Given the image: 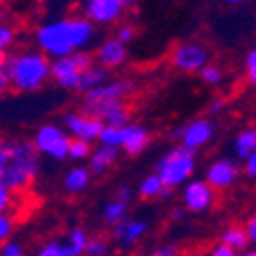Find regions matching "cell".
I'll return each mask as SVG.
<instances>
[{"instance_id": "1", "label": "cell", "mask_w": 256, "mask_h": 256, "mask_svg": "<svg viewBox=\"0 0 256 256\" xmlns=\"http://www.w3.org/2000/svg\"><path fill=\"white\" fill-rule=\"evenodd\" d=\"M94 39V25L86 16H64L39 25L35 41L41 54L52 60L84 52Z\"/></svg>"}, {"instance_id": "2", "label": "cell", "mask_w": 256, "mask_h": 256, "mask_svg": "<svg viewBox=\"0 0 256 256\" xmlns=\"http://www.w3.org/2000/svg\"><path fill=\"white\" fill-rule=\"evenodd\" d=\"M4 72L10 88L16 92H37L52 78V60L41 52H18L10 54Z\"/></svg>"}, {"instance_id": "3", "label": "cell", "mask_w": 256, "mask_h": 256, "mask_svg": "<svg viewBox=\"0 0 256 256\" xmlns=\"http://www.w3.org/2000/svg\"><path fill=\"white\" fill-rule=\"evenodd\" d=\"M39 152L35 150L33 142L14 140L10 162L0 170V182L6 184L12 193L25 190L39 172Z\"/></svg>"}, {"instance_id": "4", "label": "cell", "mask_w": 256, "mask_h": 256, "mask_svg": "<svg viewBox=\"0 0 256 256\" xmlns=\"http://www.w3.org/2000/svg\"><path fill=\"white\" fill-rule=\"evenodd\" d=\"M197 170V152L188 150L184 146L170 148V150L156 162L154 172L160 176L166 188L184 186L188 180H193V174Z\"/></svg>"}, {"instance_id": "5", "label": "cell", "mask_w": 256, "mask_h": 256, "mask_svg": "<svg viewBox=\"0 0 256 256\" xmlns=\"http://www.w3.org/2000/svg\"><path fill=\"white\" fill-rule=\"evenodd\" d=\"M33 146L35 150L46 156L50 160H56V162H64L68 160V152H70V144H72V138L68 136V132L64 127L56 125V123H44L39 125L35 134H33Z\"/></svg>"}, {"instance_id": "6", "label": "cell", "mask_w": 256, "mask_h": 256, "mask_svg": "<svg viewBox=\"0 0 256 256\" xmlns=\"http://www.w3.org/2000/svg\"><path fill=\"white\" fill-rule=\"evenodd\" d=\"M94 54L90 52H76L72 56L66 58H58L52 60V80L58 84L60 88H68V90H76L80 74L84 70H88L90 66H94Z\"/></svg>"}, {"instance_id": "7", "label": "cell", "mask_w": 256, "mask_h": 256, "mask_svg": "<svg viewBox=\"0 0 256 256\" xmlns=\"http://www.w3.org/2000/svg\"><path fill=\"white\" fill-rule=\"evenodd\" d=\"M172 68L184 74H199L209 66V50L199 41H180L170 52Z\"/></svg>"}, {"instance_id": "8", "label": "cell", "mask_w": 256, "mask_h": 256, "mask_svg": "<svg viewBox=\"0 0 256 256\" xmlns=\"http://www.w3.org/2000/svg\"><path fill=\"white\" fill-rule=\"evenodd\" d=\"M172 136L178 138L180 146L197 152L199 148H205L213 142V138H216V125H213L211 119L201 117V119H193L184 123L182 127H176Z\"/></svg>"}, {"instance_id": "9", "label": "cell", "mask_w": 256, "mask_h": 256, "mask_svg": "<svg viewBox=\"0 0 256 256\" xmlns=\"http://www.w3.org/2000/svg\"><path fill=\"white\" fill-rule=\"evenodd\" d=\"M64 130L68 132V136L72 140H82V142L92 144L100 138L104 123L96 117L82 113V111H66L64 113Z\"/></svg>"}, {"instance_id": "10", "label": "cell", "mask_w": 256, "mask_h": 256, "mask_svg": "<svg viewBox=\"0 0 256 256\" xmlns=\"http://www.w3.org/2000/svg\"><path fill=\"white\" fill-rule=\"evenodd\" d=\"M182 207L188 213H207L216 205V190H213L207 180H188L182 186Z\"/></svg>"}, {"instance_id": "11", "label": "cell", "mask_w": 256, "mask_h": 256, "mask_svg": "<svg viewBox=\"0 0 256 256\" xmlns=\"http://www.w3.org/2000/svg\"><path fill=\"white\" fill-rule=\"evenodd\" d=\"M240 166L230 158L213 160L205 170V180L213 190H228L240 180Z\"/></svg>"}, {"instance_id": "12", "label": "cell", "mask_w": 256, "mask_h": 256, "mask_svg": "<svg viewBox=\"0 0 256 256\" xmlns=\"http://www.w3.org/2000/svg\"><path fill=\"white\" fill-rule=\"evenodd\" d=\"M125 14V6L119 0H86L84 2V16L92 25H113Z\"/></svg>"}, {"instance_id": "13", "label": "cell", "mask_w": 256, "mask_h": 256, "mask_svg": "<svg viewBox=\"0 0 256 256\" xmlns=\"http://www.w3.org/2000/svg\"><path fill=\"white\" fill-rule=\"evenodd\" d=\"M94 62L104 70H117L127 62V46L121 44L117 37H106L100 41L96 52H94Z\"/></svg>"}, {"instance_id": "14", "label": "cell", "mask_w": 256, "mask_h": 256, "mask_svg": "<svg viewBox=\"0 0 256 256\" xmlns=\"http://www.w3.org/2000/svg\"><path fill=\"white\" fill-rule=\"evenodd\" d=\"M152 142V134L146 125L142 123H130L123 127V146L121 150L127 156H140L148 150V146Z\"/></svg>"}, {"instance_id": "15", "label": "cell", "mask_w": 256, "mask_h": 256, "mask_svg": "<svg viewBox=\"0 0 256 256\" xmlns=\"http://www.w3.org/2000/svg\"><path fill=\"white\" fill-rule=\"evenodd\" d=\"M136 92V82L132 78H111L102 86L86 92L88 98H106V100H123Z\"/></svg>"}, {"instance_id": "16", "label": "cell", "mask_w": 256, "mask_h": 256, "mask_svg": "<svg viewBox=\"0 0 256 256\" xmlns=\"http://www.w3.org/2000/svg\"><path fill=\"white\" fill-rule=\"evenodd\" d=\"M150 230V222L148 220H125L123 224L113 228V238L119 242L121 248H132L134 244H138Z\"/></svg>"}, {"instance_id": "17", "label": "cell", "mask_w": 256, "mask_h": 256, "mask_svg": "<svg viewBox=\"0 0 256 256\" xmlns=\"http://www.w3.org/2000/svg\"><path fill=\"white\" fill-rule=\"evenodd\" d=\"M121 156L119 148H111V146H102L98 144L96 148H92V154L88 158V168L92 174H104L109 168H113L117 164Z\"/></svg>"}, {"instance_id": "18", "label": "cell", "mask_w": 256, "mask_h": 256, "mask_svg": "<svg viewBox=\"0 0 256 256\" xmlns=\"http://www.w3.org/2000/svg\"><path fill=\"white\" fill-rule=\"evenodd\" d=\"M92 182V172H90V168L86 166H72L66 174H64V190L70 195H80L84 193Z\"/></svg>"}, {"instance_id": "19", "label": "cell", "mask_w": 256, "mask_h": 256, "mask_svg": "<svg viewBox=\"0 0 256 256\" xmlns=\"http://www.w3.org/2000/svg\"><path fill=\"white\" fill-rule=\"evenodd\" d=\"M111 80V72L104 70L102 66H98V64H94V66H90L88 70H84L80 74V80H78V86H76V92H82L86 94L98 86H102L104 82Z\"/></svg>"}, {"instance_id": "20", "label": "cell", "mask_w": 256, "mask_h": 256, "mask_svg": "<svg viewBox=\"0 0 256 256\" xmlns=\"http://www.w3.org/2000/svg\"><path fill=\"white\" fill-rule=\"evenodd\" d=\"M234 152H236V158L242 162L256 152V125L242 127L236 134V138H234Z\"/></svg>"}, {"instance_id": "21", "label": "cell", "mask_w": 256, "mask_h": 256, "mask_svg": "<svg viewBox=\"0 0 256 256\" xmlns=\"http://www.w3.org/2000/svg\"><path fill=\"white\" fill-rule=\"evenodd\" d=\"M220 242L224 246H230L232 250H236L238 254L250 248V240H248V234H246V228L244 226H228L222 232Z\"/></svg>"}, {"instance_id": "22", "label": "cell", "mask_w": 256, "mask_h": 256, "mask_svg": "<svg viewBox=\"0 0 256 256\" xmlns=\"http://www.w3.org/2000/svg\"><path fill=\"white\" fill-rule=\"evenodd\" d=\"M164 190H166V186H164V182L160 180V176L156 172L146 174L140 180V184H138V195L142 199H146V201H150V199H162Z\"/></svg>"}, {"instance_id": "23", "label": "cell", "mask_w": 256, "mask_h": 256, "mask_svg": "<svg viewBox=\"0 0 256 256\" xmlns=\"http://www.w3.org/2000/svg\"><path fill=\"white\" fill-rule=\"evenodd\" d=\"M127 211H130V205L113 199V201H109L102 207V222L106 226L115 228V226H119V224H123L127 220Z\"/></svg>"}, {"instance_id": "24", "label": "cell", "mask_w": 256, "mask_h": 256, "mask_svg": "<svg viewBox=\"0 0 256 256\" xmlns=\"http://www.w3.org/2000/svg\"><path fill=\"white\" fill-rule=\"evenodd\" d=\"M88 240H90V236L84 228H72L68 232V238H66V246L70 250V256H84L86 254Z\"/></svg>"}, {"instance_id": "25", "label": "cell", "mask_w": 256, "mask_h": 256, "mask_svg": "<svg viewBox=\"0 0 256 256\" xmlns=\"http://www.w3.org/2000/svg\"><path fill=\"white\" fill-rule=\"evenodd\" d=\"M130 117H132L130 106H127L125 102H121L117 109H113L109 113V117H106L102 123L109 125V127H125V125H130Z\"/></svg>"}, {"instance_id": "26", "label": "cell", "mask_w": 256, "mask_h": 256, "mask_svg": "<svg viewBox=\"0 0 256 256\" xmlns=\"http://www.w3.org/2000/svg\"><path fill=\"white\" fill-rule=\"evenodd\" d=\"M90 154H92V144L82 142V140H72L70 152H68V158L72 162H84L90 158Z\"/></svg>"}, {"instance_id": "27", "label": "cell", "mask_w": 256, "mask_h": 256, "mask_svg": "<svg viewBox=\"0 0 256 256\" xmlns=\"http://www.w3.org/2000/svg\"><path fill=\"white\" fill-rule=\"evenodd\" d=\"M98 142L102 146H111V148H119V150H121V146H123V127H109V125H104V130L100 132Z\"/></svg>"}, {"instance_id": "28", "label": "cell", "mask_w": 256, "mask_h": 256, "mask_svg": "<svg viewBox=\"0 0 256 256\" xmlns=\"http://www.w3.org/2000/svg\"><path fill=\"white\" fill-rule=\"evenodd\" d=\"M35 256H70V250L66 246V242L60 240H50L37 250Z\"/></svg>"}, {"instance_id": "29", "label": "cell", "mask_w": 256, "mask_h": 256, "mask_svg": "<svg viewBox=\"0 0 256 256\" xmlns=\"http://www.w3.org/2000/svg\"><path fill=\"white\" fill-rule=\"evenodd\" d=\"M199 76H201V80L207 84V86H220L222 80H224V72H222V68L213 66V64L205 66V68L199 72Z\"/></svg>"}, {"instance_id": "30", "label": "cell", "mask_w": 256, "mask_h": 256, "mask_svg": "<svg viewBox=\"0 0 256 256\" xmlns=\"http://www.w3.org/2000/svg\"><path fill=\"white\" fill-rule=\"evenodd\" d=\"M14 41H16V29L8 23L4 25H0V52H6L14 46Z\"/></svg>"}, {"instance_id": "31", "label": "cell", "mask_w": 256, "mask_h": 256, "mask_svg": "<svg viewBox=\"0 0 256 256\" xmlns=\"http://www.w3.org/2000/svg\"><path fill=\"white\" fill-rule=\"evenodd\" d=\"M109 244L100 236H90L88 246H86V256H109Z\"/></svg>"}, {"instance_id": "32", "label": "cell", "mask_w": 256, "mask_h": 256, "mask_svg": "<svg viewBox=\"0 0 256 256\" xmlns=\"http://www.w3.org/2000/svg\"><path fill=\"white\" fill-rule=\"evenodd\" d=\"M12 232H14V220L10 218V213H0V246L12 240Z\"/></svg>"}, {"instance_id": "33", "label": "cell", "mask_w": 256, "mask_h": 256, "mask_svg": "<svg viewBox=\"0 0 256 256\" xmlns=\"http://www.w3.org/2000/svg\"><path fill=\"white\" fill-rule=\"evenodd\" d=\"M244 76H246L248 84H254L256 86V46L244 58Z\"/></svg>"}, {"instance_id": "34", "label": "cell", "mask_w": 256, "mask_h": 256, "mask_svg": "<svg viewBox=\"0 0 256 256\" xmlns=\"http://www.w3.org/2000/svg\"><path fill=\"white\" fill-rule=\"evenodd\" d=\"M14 205V195H12V190L0 182V213H8Z\"/></svg>"}, {"instance_id": "35", "label": "cell", "mask_w": 256, "mask_h": 256, "mask_svg": "<svg viewBox=\"0 0 256 256\" xmlns=\"http://www.w3.org/2000/svg\"><path fill=\"white\" fill-rule=\"evenodd\" d=\"M12 146H14V140L12 138H2V140H0V170H2L10 162Z\"/></svg>"}, {"instance_id": "36", "label": "cell", "mask_w": 256, "mask_h": 256, "mask_svg": "<svg viewBox=\"0 0 256 256\" xmlns=\"http://www.w3.org/2000/svg\"><path fill=\"white\" fill-rule=\"evenodd\" d=\"M0 256H27V254H25V248L20 242L8 240V242H4L2 246H0Z\"/></svg>"}, {"instance_id": "37", "label": "cell", "mask_w": 256, "mask_h": 256, "mask_svg": "<svg viewBox=\"0 0 256 256\" xmlns=\"http://www.w3.org/2000/svg\"><path fill=\"white\" fill-rule=\"evenodd\" d=\"M115 37L121 41V44H130V41L136 37V27L134 25H119L117 31H115Z\"/></svg>"}, {"instance_id": "38", "label": "cell", "mask_w": 256, "mask_h": 256, "mask_svg": "<svg viewBox=\"0 0 256 256\" xmlns=\"http://www.w3.org/2000/svg\"><path fill=\"white\" fill-rule=\"evenodd\" d=\"M134 197H136V190H134L132 184H121L117 188V193H115V199L121 201V203H127V205L134 201Z\"/></svg>"}, {"instance_id": "39", "label": "cell", "mask_w": 256, "mask_h": 256, "mask_svg": "<svg viewBox=\"0 0 256 256\" xmlns=\"http://www.w3.org/2000/svg\"><path fill=\"white\" fill-rule=\"evenodd\" d=\"M148 256H180V248L176 244H162L154 248Z\"/></svg>"}, {"instance_id": "40", "label": "cell", "mask_w": 256, "mask_h": 256, "mask_svg": "<svg viewBox=\"0 0 256 256\" xmlns=\"http://www.w3.org/2000/svg\"><path fill=\"white\" fill-rule=\"evenodd\" d=\"M242 172H244V176H246L248 180H256V152H254L250 158L244 160V164H242Z\"/></svg>"}, {"instance_id": "41", "label": "cell", "mask_w": 256, "mask_h": 256, "mask_svg": "<svg viewBox=\"0 0 256 256\" xmlns=\"http://www.w3.org/2000/svg\"><path fill=\"white\" fill-rule=\"evenodd\" d=\"M244 228H246L248 240H250V248H256V213H252V216L246 220Z\"/></svg>"}, {"instance_id": "42", "label": "cell", "mask_w": 256, "mask_h": 256, "mask_svg": "<svg viewBox=\"0 0 256 256\" xmlns=\"http://www.w3.org/2000/svg\"><path fill=\"white\" fill-rule=\"evenodd\" d=\"M209 256H240L236 250H232L230 246H224L222 242L220 244H216L211 248V252H209Z\"/></svg>"}, {"instance_id": "43", "label": "cell", "mask_w": 256, "mask_h": 256, "mask_svg": "<svg viewBox=\"0 0 256 256\" xmlns=\"http://www.w3.org/2000/svg\"><path fill=\"white\" fill-rule=\"evenodd\" d=\"M186 209L184 207H174L172 211H170V222H174V224H180L186 220Z\"/></svg>"}, {"instance_id": "44", "label": "cell", "mask_w": 256, "mask_h": 256, "mask_svg": "<svg viewBox=\"0 0 256 256\" xmlns=\"http://www.w3.org/2000/svg\"><path fill=\"white\" fill-rule=\"evenodd\" d=\"M209 115H220L222 111H224V100H220V98H216V100H213L211 104H209Z\"/></svg>"}, {"instance_id": "45", "label": "cell", "mask_w": 256, "mask_h": 256, "mask_svg": "<svg viewBox=\"0 0 256 256\" xmlns=\"http://www.w3.org/2000/svg\"><path fill=\"white\" fill-rule=\"evenodd\" d=\"M10 86V82H8V76L4 72V68H0V94L6 92V88Z\"/></svg>"}, {"instance_id": "46", "label": "cell", "mask_w": 256, "mask_h": 256, "mask_svg": "<svg viewBox=\"0 0 256 256\" xmlns=\"http://www.w3.org/2000/svg\"><path fill=\"white\" fill-rule=\"evenodd\" d=\"M6 60H8V54H6V52H0V68H4Z\"/></svg>"}, {"instance_id": "47", "label": "cell", "mask_w": 256, "mask_h": 256, "mask_svg": "<svg viewBox=\"0 0 256 256\" xmlns=\"http://www.w3.org/2000/svg\"><path fill=\"white\" fill-rule=\"evenodd\" d=\"M119 2H121L125 8H132V6L136 4V0H119Z\"/></svg>"}, {"instance_id": "48", "label": "cell", "mask_w": 256, "mask_h": 256, "mask_svg": "<svg viewBox=\"0 0 256 256\" xmlns=\"http://www.w3.org/2000/svg\"><path fill=\"white\" fill-rule=\"evenodd\" d=\"M240 256H256V248H248V250L240 252Z\"/></svg>"}, {"instance_id": "49", "label": "cell", "mask_w": 256, "mask_h": 256, "mask_svg": "<svg viewBox=\"0 0 256 256\" xmlns=\"http://www.w3.org/2000/svg\"><path fill=\"white\" fill-rule=\"evenodd\" d=\"M4 18H6V12L0 8V25H4Z\"/></svg>"}, {"instance_id": "50", "label": "cell", "mask_w": 256, "mask_h": 256, "mask_svg": "<svg viewBox=\"0 0 256 256\" xmlns=\"http://www.w3.org/2000/svg\"><path fill=\"white\" fill-rule=\"evenodd\" d=\"M226 2H228V4H240L242 0H226Z\"/></svg>"}, {"instance_id": "51", "label": "cell", "mask_w": 256, "mask_h": 256, "mask_svg": "<svg viewBox=\"0 0 256 256\" xmlns=\"http://www.w3.org/2000/svg\"><path fill=\"white\" fill-rule=\"evenodd\" d=\"M4 2H6V0H4Z\"/></svg>"}]
</instances>
